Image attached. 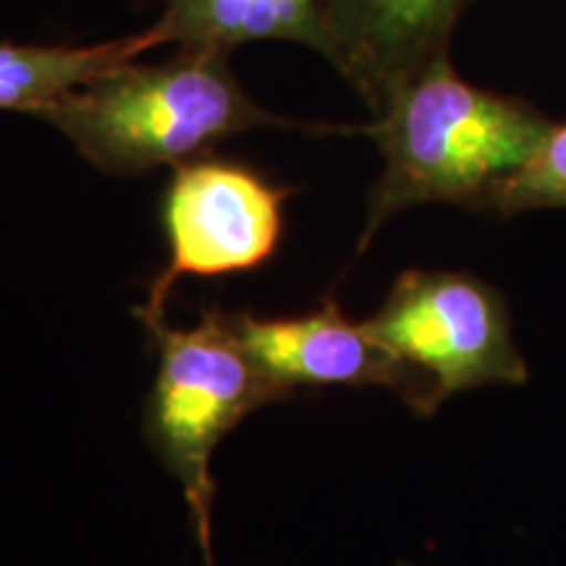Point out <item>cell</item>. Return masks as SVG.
I'll list each match as a JSON object with an SVG mask.
<instances>
[{"instance_id":"1","label":"cell","mask_w":566,"mask_h":566,"mask_svg":"<svg viewBox=\"0 0 566 566\" xmlns=\"http://www.w3.org/2000/svg\"><path fill=\"white\" fill-rule=\"evenodd\" d=\"M548 126L530 101L478 87L457 74L449 53L438 55L357 129L384 155L357 252L388 218L415 205L488 212L495 189L533 155Z\"/></svg>"},{"instance_id":"2","label":"cell","mask_w":566,"mask_h":566,"mask_svg":"<svg viewBox=\"0 0 566 566\" xmlns=\"http://www.w3.org/2000/svg\"><path fill=\"white\" fill-rule=\"evenodd\" d=\"M84 160L111 176H142L208 155L223 139L263 126H300L260 108L229 66V53L181 48L166 63H124L45 113Z\"/></svg>"},{"instance_id":"3","label":"cell","mask_w":566,"mask_h":566,"mask_svg":"<svg viewBox=\"0 0 566 566\" xmlns=\"http://www.w3.org/2000/svg\"><path fill=\"white\" fill-rule=\"evenodd\" d=\"M145 328L158 349V373L142 412V430L181 483L205 562L212 566V451L254 409L294 394L254 367L226 328L223 310H202L192 328H171L166 317Z\"/></svg>"},{"instance_id":"4","label":"cell","mask_w":566,"mask_h":566,"mask_svg":"<svg viewBox=\"0 0 566 566\" xmlns=\"http://www.w3.org/2000/svg\"><path fill=\"white\" fill-rule=\"evenodd\" d=\"M424 388V417L483 386H525L530 370L504 294L462 271H405L365 321Z\"/></svg>"},{"instance_id":"5","label":"cell","mask_w":566,"mask_h":566,"mask_svg":"<svg viewBox=\"0 0 566 566\" xmlns=\"http://www.w3.org/2000/svg\"><path fill=\"white\" fill-rule=\"evenodd\" d=\"M289 197L292 189L239 160L200 155L174 166L160 200L168 263L134 310L139 323L166 317L181 279H221L271 263L286 231Z\"/></svg>"},{"instance_id":"6","label":"cell","mask_w":566,"mask_h":566,"mask_svg":"<svg viewBox=\"0 0 566 566\" xmlns=\"http://www.w3.org/2000/svg\"><path fill=\"white\" fill-rule=\"evenodd\" d=\"M223 323L254 367L286 391L328 386H384L424 417V388L391 352L375 342L365 321L344 315L336 296L313 313L263 317L250 310L223 313Z\"/></svg>"},{"instance_id":"7","label":"cell","mask_w":566,"mask_h":566,"mask_svg":"<svg viewBox=\"0 0 566 566\" xmlns=\"http://www.w3.org/2000/svg\"><path fill=\"white\" fill-rule=\"evenodd\" d=\"M472 0H328L323 59L380 113L438 55L449 53Z\"/></svg>"},{"instance_id":"8","label":"cell","mask_w":566,"mask_h":566,"mask_svg":"<svg viewBox=\"0 0 566 566\" xmlns=\"http://www.w3.org/2000/svg\"><path fill=\"white\" fill-rule=\"evenodd\" d=\"M325 3L328 0H166L150 27L155 48H210L231 53L250 42H300L325 53Z\"/></svg>"},{"instance_id":"9","label":"cell","mask_w":566,"mask_h":566,"mask_svg":"<svg viewBox=\"0 0 566 566\" xmlns=\"http://www.w3.org/2000/svg\"><path fill=\"white\" fill-rule=\"evenodd\" d=\"M150 32L97 42V45H19L0 42V111L40 118L51 105L97 76L153 51Z\"/></svg>"},{"instance_id":"10","label":"cell","mask_w":566,"mask_h":566,"mask_svg":"<svg viewBox=\"0 0 566 566\" xmlns=\"http://www.w3.org/2000/svg\"><path fill=\"white\" fill-rule=\"evenodd\" d=\"M554 208L566 210V122H551L533 155L495 189L488 212L512 218Z\"/></svg>"}]
</instances>
